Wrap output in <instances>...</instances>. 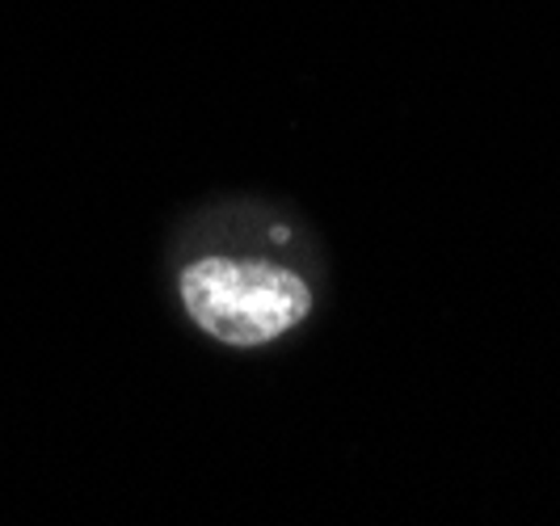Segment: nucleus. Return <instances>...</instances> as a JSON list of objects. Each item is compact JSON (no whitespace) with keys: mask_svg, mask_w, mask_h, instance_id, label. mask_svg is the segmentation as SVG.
<instances>
[{"mask_svg":"<svg viewBox=\"0 0 560 526\" xmlns=\"http://www.w3.org/2000/svg\"><path fill=\"white\" fill-rule=\"evenodd\" d=\"M182 300L198 325L228 346H261L308 316L304 278L261 261L207 257L186 270Z\"/></svg>","mask_w":560,"mask_h":526,"instance_id":"1","label":"nucleus"}]
</instances>
